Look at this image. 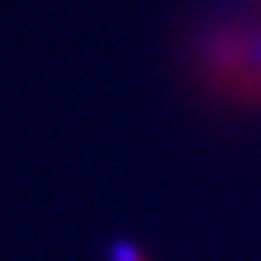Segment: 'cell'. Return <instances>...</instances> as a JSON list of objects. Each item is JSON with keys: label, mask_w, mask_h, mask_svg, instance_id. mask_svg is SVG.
<instances>
[{"label": "cell", "mask_w": 261, "mask_h": 261, "mask_svg": "<svg viewBox=\"0 0 261 261\" xmlns=\"http://www.w3.org/2000/svg\"><path fill=\"white\" fill-rule=\"evenodd\" d=\"M126 261H145V259H140V256H136L133 252H128L126 254Z\"/></svg>", "instance_id": "obj_1"}]
</instances>
